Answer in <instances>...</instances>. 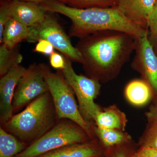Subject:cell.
Wrapping results in <instances>:
<instances>
[{"label": "cell", "instance_id": "cell-1", "mask_svg": "<svg viewBox=\"0 0 157 157\" xmlns=\"http://www.w3.org/2000/svg\"><path fill=\"white\" fill-rule=\"evenodd\" d=\"M137 38L120 31L104 30L80 39L76 47L88 77L103 82L114 78L135 51Z\"/></svg>", "mask_w": 157, "mask_h": 157}, {"label": "cell", "instance_id": "cell-2", "mask_svg": "<svg viewBox=\"0 0 157 157\" xmlns=\"http://www.w3.org/2000/svg\"><path fill=\"white\" fill-rule=\"evenodd\" d=\"M47 12L58 13L71 21L70 36L79 39L99 31L115 30L124 32L137 37L148 33L127 18L117 7L80 9L57 1H48L40 4Z\"/></svg>", "mask_w": 157, "mask_h": 157}, {"label": "cell", "instance_id": "cell-3", "mask_svg": "<svg viewBox=\"0 0 157 157\" xmlns=\"http://www.w3.org/2000/svg\"><path fill=\"white\" fill-rule=\"evenodd\" d=\"M59 119L48 91L36 98L0 127L28 146L48 132Z\"/></svg>", "mask_w": 157, "mask_h": 157}, {"label": "cell", "instance_id": "cell-4", "mask_svg": "<svg viewBox=\"0 0 157 157\" xmlns=\"http://www.w3.org/2000/svg\"><path fill=\"white\" fill-rule=\"evenodd\" d=\"M39 65L59 119H67L73 121L81 127L91 138H93L95 135V126L82 117L76 103L74 92L66 81L61 70L54 73L45 64Z\"/></svg>", "mask_w": 157, "mask_h": 157}, {"label": "cell", "instance_id": "cell-5", "mask_svg": "<svg viewBox=\"0 0 157 157\" xmlns=\"http://www.w3.org/2000/svg\"><path fill=\"white\" fill-rule=\"evenodd\" d=\"M90 138L76 123L59 119L48 132L15 157H38L67 145L87 142Z\"/></svg>", "mask_w": 157, "mask_h": 157}, {"label": "cell", "instance_id": "cell-6", "mask_svg": "<svg viewBox=\"0 0 157 157\" xmlns=\"http://www.w3.org/2000/svg\"><path fill=\"white\" fill-rule=\"evenodd\" d=\"M66 67L61 71L66 81L73 90L77 98L78 107L82 116L86 121L93 123L96 116L101 109L94 102L100 93V82L75 73L71 60L64 56ZM94 123V122H93Z\"/></svg>", "mask_w": 157, "mask_h": 157}, {"label": "cell", "instance_id": "cell-7", "mask_svg": "<svg viewBox=\"0 0 157 157\" xmlns=\"http://www.w3.org/2000/svg\"><path fill=\"white\" fill-rule=\"evenodd\" d=\"M29 29V34L26 41L34 43L40 39L46 40L71 60L82 63L81 53L72 45L70 38L54 17L47 14L43 22Z\"/></svg>", "mask_w": 157, "mask_h": 157}, {"label": "cell", "instance_id": "cell-8", "mask_svg": "<svg viewBox=\"0 0 157 157\" xmlns=\"http://www.w3.org/2000/svg\"><path fill=\"white\" fill-rule=\"evenodd\" d=\"M48 92V86L39 64L31 65L26 68L16 86L12 101L13 113Z\"/></svg>", "mask_w": 157, "mask_h": 157}, {"label": "cell", "instance_id": "cell-9", "mask_svg": "<svg viewBox=\"0 0 157 157\" xmlns=\"http://www.w3.org/2000/svg\"><path fill=\"white\" fill-rule=\"evenodd\" d=\"M131 67L141 74L157 93V55L148 39V33L137 38Z\"/></svg>", "mask_w": 157, "mask_h": 157}, {"label": "cell", "instance_id": "cell-10", "mask_svg": "<svg viewBox=\"0 0 157 157\" xmlns=\"http://www.w3.org/2000/svg\"><path fill=\"white\" fill-rule=\"evenodd\" d=\"M26 68L17 65L0 79V124L2 126L14 115L12 101L20 79Z\"/></svg>", "mask_w": 157, "mask_h": 157}, {"label": "cell", "instance_id": "cell-11", "mask_svg": "<svg viewBox=\"0 0 157 157\" xmlns=\"http://www.w3.org/2000/svg\"><path fill=\"white\" fill-rule=\"evenodd\" d=\"M157 0H119L117 7L132 22L148 30V20Z\"/></svg>", "mask_w": 157, "mask_h": 157}, {"label": "cell", "instance_id": "cell-12", "mask_svg": "<svg viewBox=\"0 0 157 157\" xmlns=\"http://www.w3.org/2000/svg\"><path fill=\"white\" fill-rule=\"evenodd\" d=\"M11 4L12 18L29 27L40 24L47 15L40 4L13 0Z\"/></svg>", "mask_w": 157, "mask_h": 157}, {"label": "cell", "instance_id": "cell-13", "mask_svg": "<svg viewBox=\"0 0 157 157\" xmlns=\"http://www.w3.org/2000/svg\"><path fill=\"white\" fill-rule=\"evenodd\" d=\"M101 155L95 144L86 142L63 147L38 157H99Z\"/></svg>", "mask_w": 157, "mask_h": 157}, {"label": "cell", "instance_id": "cell-14", "mask_svg": "<svg viewBox=\"0 0 157 157\" xmlns=\"http://www.w3.org/2000/svg\"><path fill=\"white\" fill-rule=\"evenodd\" d=\"M127 122L125 114L115 105L109 106L98 113L94 119L99 128L117 129L124 132Z\"/></svg>", "mask_w": 157, "mask_h": 157}, {"label": "cell", "instance_id": "cell-15", "mask_svg": "<svg viewBox=\"0 0 157 157\" xmlns=\"http://www.w3.org/2000/svg\"><path fill=\"white\" fill-rule=\"evenodd\" d=\"M29 32V27L11 17L4 27L2 43L8 48L12 49L16 47L20 42L26 40Z\"/></svg>", "mask_w": 157, "mask_h": 157}, {"label": "cell", "instance_id": "cell-16", "mask_svg": "<svg viewBox=\"0 0 157 157\" xmlns=\"http://www.w3.org/2000/svg\"><path fill=\"white\" fill-rule=\"evenodd\" d=\"M125 94L128 101L135 106H142L150 100L151 91L147 82L143 80H133L127 86Z\"/></svg>", "mask_w": 157, "mask_h": 157}, {"label": "cell", "instance_id": "cell-17", "mask_svg": "<svg viewBox=\"0 0 157 157\" xmlns=\"http://www.w3.org/2000/svg\"><path fill=\"white\" fill-rule=\"evenodd\" d=\"M28 145L0 127V157H15Z\"/></svg>", "mask_w": 157, "mask_h": 157}, {"label": "cell", "instance_id": "cell-18", "mask_svg": "<svg viewBox=\"0 0 157 157\" xmlns=\"http://www.w3.org/2000/svg\"><path fill=\"white\" fill-rule=\"evenodd\" d=\"M15 48L10 49L2 43L0 47V76L2 77L12 68L19 65L22 55Z\"/></svg>", "mask_w": 157, "mask_h": 157}, {"label": "cell", "instance_id": "cell-19", "mask_svg": "<svg viewBox=\"0 0 157 157\" xmlns=\"http://www.w3.org/2000/svg\"><path fill=\"white\" fill-rule=\"evenodd\" d=\"M94 131L95 135L107 147L121 144L131 138L126 133L117 129L99 128L95 126Z\"/></svg>", "mask_w": 157, "mask_h": 157}, {"label": "cell", "instance_id": "cell-20", "mask_svg": "<svg viewBox=\"0 0 157 157\" xmlns=\"http://www.w3.org/2000/svg\"><path fill=\"white\" fill-rule=\"evenodd\" d=\"M119 0H64L69 6L85 9L88 8H106L117 7Z\"/></svg>", "mask_w": 157, "mask_h": 157}, {"label": "cell", "instance_id": "cell-21", "mask_svg": "<svg viewBox=\"0 0 157 157\" xmlns=\"http://www.w3.org/2000/svg\"><path fill=\"white\" fill-rule=\"evenodd\" d=\"M143 147L157 150V120H149V125L142 137Z\"/></svg>", "mask_w": 157, "mask_h": 157}, {"label": "cell", "instance_id": "cell-22", "mask_svg": "<svg viewBox=\"0 0 157 157\" xmlns=\"http://www.w3.org/2000/svg\"><path fill=\"white\" fill-rule=\"evenodd\" d=\"M148 29H149L150 32L149 40L155 51L156 48H157V0L149 16Z\"/></svg>", "mask_w": 157, "mask_h": 157}, {"label": "cell", "instance_id": "cell-23", "mask_svg": "<svg viewBox=\"0 0 157 157\" xmlns=\"http://www.w3.org/2000/svg\"><path fill=\"white\" fill-rule=\"evenodd\" d=\"M12 17L11 2H6L0 8V42L2 43L4 27L6 23Z\"/></svg>", "mask_w": 157, "mask_h": 157}, {"label": "cell", "instance_id": "cell-24", "mask_svg": "<svg viewBox=\"0 0 157 157\" xmlns=\"http://www.w3.org/2000/svg\"><path fill=\"white\" fill-rule=\"evenodd\" d=\"M54 48L50 42L43 39H40L37 42L34 51L50 56L54 52Z\"/></svg>", "mask_w": 157, "mask_h": 157}, {"label": "cell", "instance_id": "cell-25", "mask_svg": "<svg viewBox=\"0 0 157 157\" xmlns=\"http://www.w3.org/2000/svg\"><path fill=\"white\" fill-rule=\"evenodd\" d=\"M49 62L51 67L57 70H63L66 67L64 56L55 52H54L49 56Z\"/></svg>", "mask_w": 157, "mask_h": 157}, {"label": "cell", "instance_id": "cell-26", "mask_svg": "<svg viewBox=\"0 0 157 157\" xmlns=\"http://www.w3.org/2000/svg\"><path fill=\"white\" fill-rule=\"evenodd\" d=\"M137 155L140 157H157V150L150 147H142Z\"/></svg>", "mask_w": 157, "mask_h": 157}, {"label": "cell", "instance_id": "cell-27", "mask_svg": "<svg viewBox=\"0 0 157 157\" xmlns=\"http://www.w3.org/2000/svg\"><path fill=\"white\" fill-rule=\"evenodd\" d=\"M146 117L148 120H157V103L150 107L148 112H147Z\"/></svg>", "mask_w": 157, "mask_h": 157}, {"label": "cell", "instance_id": "cell-28", "mask_svg": "<svg viewBox=\"0 0 157 157\" xmlns=\"http://www.w3.org/2000/svg\"><path fill=\"white\" fill-rule=\"evenodd\" d=\"M17 1H24V2H33L37 3V4H41L43 2H46L48 1H59V2H62L65 3L64 0H17Z\"/></svg>", "mask_w": 157, "mask_h": 157}, {"label": "cell", "instance_id": "cell-29", "mask_svg": "<svg viewBox=\"0 0 157 157\" xmlns=\"http://www.w3.org/2000/svg\"><path fill=\"white\" fill-rule=\"evenodd\" d=\"M114 157H126L124 153L122 152H118L116 155H115Z\"/></svg>", "mask_w": 157, "mask_h": 157}, {"label": "cell", "instance_id": "cell-30", "mask_svg": "<svg viewBox=\"0 0 157 157\" xmlns=\"http://www.w3.org/2000/svg\"><path fill=\"white\" fill-rule=\"evenodd\" d=\"M133 157H140L138 155H137H137H135Z\"/></svg>", "mask_w": 157, "mask_h": 157}]
</instances>
